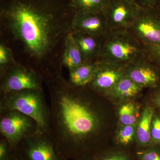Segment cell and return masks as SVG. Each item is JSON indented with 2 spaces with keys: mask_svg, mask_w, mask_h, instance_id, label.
Instances as JSON below:
<instances>
[{
  "mask_svg": "<svg viewBox=\"0 0 160 160\" xmlns=\"http://www.w3.org/2000/svg\"><path fill=\"white\" fill-rule=\"evenodd\" d=\"M69 0H0L1 22L31 57H48L71 31Z\"/></svg>",
  "mask_w": 160,
  "mask_h": 160,
  "instance_id": "cell-1",
  "label": "cell"
},
{
  "mask_svg": "<svg viewBox=\"0 0 160 160\" xmlns=\"http://www.w3.org/2000/svg\"><path fill=\"white\" fill-rule=\"evenodd\" d=\"M50 98V126L58 151L66 160L87 158L89 141L101 126L100 115L81 91L62 73L46 82Z\"/></svg>",
  "mask_w": 160,
  "mask_h": 160,
  "instance_id": "cell-2",
  "label": "cell"
},
{
  "mask_svg": "<svg viewBox=\"0 0 160 160\" xmlns=\"http://www.w3.org/2000/svg\"><path fill=\"white\" fill-rule=\"evenodd\" d=\"M18 110L34 119L42 131L51 134L50 108L43 90L28 89L1 94L0 111Z\"/></svg>",
  "mask_w": 160,
  "mask_h": 160,
  "instance_id": "cell-3",
  "label": "cell"
},
{
  "mask_svg": "<svg viewBox=\"0 0 160 160\" xmlns=\"http://www.w3.org/2000/svg\"><path fill=\"white\" fill-rule=\"evenodd\" d=\"M142 50L137 40L125 31H120L108 38L101 46V60L120 66L129 65L141 58Z\"/></svg>",
  "mask_w": 160,
  "mask_h": 160,
  "instance_id": "cell-4",
  "label": "cell"
},
{
  "mask_svg": "<svg viewBox=\"0 0 160 160\" xmlns=\"http://www.w3.org/2000/svg\"><path fill=\"white\" fill-rule=\"evenodd\" d=\"M40 129L37 122L18 110L0 111L1 136L9 142L14 149L26 138L35 134Z\"/></svg>",
  "mask_w": 160,
  "mask_h": 160,
  "instance_id": "cell-5",
  "label": "cell"
},
{
  "mask_svg": "<svg viewBox=\"0 0 160 160\" xmlns=\"http://www.w3.org/2000/svg\"><path fill=\"white\" fill-rule=\"evenodd\" d=\"M0 93L28 89L43 90V79L30 68L16 63L0 76Z\"/></svg>",
  "mask_w": 160,
  "mask_h": 160,
  "instance_id": "cell-6",
  "label": "cell"
},
{
  "mask_svg": "<svg viewBox=\"0 0 160 160\" xmlns=\"http://www.w3.org/2000/svg\"><path fill=\"white\" fill-rule=\"evenodd\" d=\"M15 148L30 160H66L58 151L52 135L41 129Z\"/></svg>",
  "mask_w": 160,
  "mask_h": 160,
  "instance_id": "cell-7",
  "label": "cell"
},
{
  "mask_svg": "<svg viewBox=\"0 0 160 160\" xmlns=\"http://www.w3.org/2000/svg\"><path fill=\"white\" fill-rule=\"evenodd\" d=\"M142 10L136 2L127 0H109L103 13L109 29H122L130 27Z\"/></svg>",
  "mask_w": 160,
  "mask_h": 160,
  "instance_id": "cell-8",
  "label": "cell"
},
{
  "mask_svg": "<svg viewBox=\"0 0 160 160\" xmlns=\"http://www.w3.org/2000/svg\"><path fill=\"white\" fill-rule=\"evenodd\" d=\"M71 29L72 32H80L98 38L106 35L109 27L103 13L74 12Z\"/></svg>",
  "mask_w": 160,
  "mask_h": 160,
  "instance_id": "cell-9",
  "label": "cell"
},
{
  "mask_svg": "<svg viewBox=\"0 0 160 160\" xmlns=\"http://www.w3.org/2000/svg\"><path fill=\"white\" fill-rule=\"evenodd\" d=\"M130 27L147 46H160V19L156 15L142 9Z\"/></svg>",
  "mask_w": 160,
  "mask_h": 160,
  "instance_id": "cell-10",
  "label": "cell"
},
{
  "mask_svg": "<svg viewBox=\"0 0 160 160\" xmlns=\"http://www.w3.org/2000/svg\"><path fill=\"white\" fill-rule=\"evenodd\" d=\"M122 66L102 60L97 62L93 78L89 86L93 91H109L125 75Z\"/></svg>",
  "mask_w": 160,
  "mask_h": 160,
  "instance_id": "cell-11",
  "label": "cell"
},
{
  "mask_svg": "<svg viewBox=\"0 0 160 160\" xmlns=\"http://www.w3.org/2000/svg\"><path fill=\"white\" fill-rule=\"evenodd\" d=\"M141 58L129 64L125 75L138 86L143 87H154L159 82L158 74L153 67Z\"/></svg>",
  "mask_w": 160,
  "mask_h": 160,
  "instance_id": "cell-12",
  "label": "cell"
},
{
  "mask_svg": "<svg viewBox=\"0 0 160 160\" xmlns=\"http://www.w3.org/2000/svg\"><path fill=\"white\" fill-rule=\"evenodd\" d=\"M72 35L84 62H91L95 57L99 55L101 46L98 37L80 32H72Z\"/></svg>",
  "mask_w": 160,
  "mask_h": 160,
  "instance_id": "cell-13",
  "label": "cell"
},
{
  "mask_svg": "<svg viewBox=\"0 0 160 160\" xmlns=\"http://www.w3.org/2000/svg\"><path fill=\"white\" fill-rule=\"evenodd\" d=\"M84 62H85L73 38L72 32L70 31L65 38L62 63L70 71Z\"/></svg>",
  "mask_w": 160,
  "mask_h": 160,
  "instance_id": "cell-14",
  "label": "cell"
},
{
  "mask_svg": "<svg viewBox=\"0 0 160 160\" xmlns=\"http://www.w3.org/2000/svg\"><path fill=\"white\" fill-rule=\"evenodd\" d=\"M96 67L97 62H85L69 71L68 82L72 86L76 87L89 86L93 78Z\"/></svg>",
  "mask_w": 160,
  "mask_h": 160,
  "instance_id": "cell-15",
  "label": "cell"
},
{
  "mask_svg": "<svg viewBox=\"0 0 160 160\" xmlns=\"http://www.w3.org/2000/svg\"><path fill=\"white\" fill-rule=\"evenodd\" d=\"M142 88L125 74L109 91L112 96L119 98L133 97L139 93Z\"/></svg>",
  "mask_w": 160,
  "mask_h": 160,
  "instance_id": "cell-16",
  "label": "cell"
},
{
  "mask_svg": "<svg viewBox=\"0 0 160 160\" xmlns=\"http://www.w3.org/2000/svg\"><path fill=\"white\" fill-rule=\"evenodd\" d=\"M153 112L152 107L145 108L138 125L137 130L138 139L140 144L143 146L149 144L151 140V128Z\"/></svg>",
  "mask_w": 160,
  "mask_h": 160,
  "instance_id": "cell-17",
  "label": "cell"
},
{
  "mask_svg": "<svg viewBox=\"0 0 160 160\" xmlns=\"http://www.w3.org/2000/svg\"><path fill=\"white\" fill-rule=\"evenodd\" d=\"M109 0H69L74 12L104 13Z\"/></svg>",
  "mask_w": 160,
  "mask_h": 160,
  "instance_id": "cell-18",
  "label": "cell"
},
{
  "mask_svg": "<svg viewBox=\"0 0 160 160\" xmlns=\"http://www.w3.org/2000/svg\"><path fill=\"white\" fill-rule=\"evenodd\" d=\"M120 122L125 126L134 125L137 122V111L134 104L128 103L120 107L119 110Z\"/></svg>",
  "mask_w": 160,
  "mask_h": 160,
  "instance_id": "cell-19",
  "label": "cell"
},
{
  "mask_svg": "<svg viewBox=\"0 0 160 160\" xmlns=\"http://www.w3.org/2000/svg\"><path fill=\"white\" fill-rule=\"evenodd\" d=\"M16 62L11 49L3 41L0 43V76L2 75Z\"/></svg>",
  "mask_w": 160,
  "mask_h": 160,
  "instance_id": "cell-20",
  "label": "cell"
},
{
  "mask_svg": "<svg viewBox=\"0 0 160 160\" xmlns=\"http://www.w3.org/2000/svg\"><path fill=\"white\" fill-rule=\"evenodd\" d=\"M135 125L124 126L120 129L118 134L119 142L122 145H128L132 142L135 132Z\"/></svg>",
  "mask_w": 160,
  "mask_h": 160,
  "instance_id": "cell-21",
  "label": "cell"
},
{
  "mask_svg": "<svg viewBox=\"0 0 160 160\" xmlns=\"http://www.w3.org/2000/svg\"><path fill=\"white\" fill-rule=\"evenodd\" d=\"M12 150L8 140L2 137L0 141V160H9Z\"/></svg>",
  "mask_w": 160,
  "mask_h": 160,
  "instance_id": "cell-22",
  "label": "cell"
},
{
  "mask_svg": "<svg viewBox=\"0 0 160 160\" xmlns=\"http://www.w3.org/2000/svg\"><path fill=\"white\" fill-rule=\"evenodd\" d=\"M151 138L156 142H160V118L154 117L152 122Z\"/></svg>",
  "mask_w": 160,
  "mask_h": 160,
  "instance_id": "cell-23",
  "label": "cell"
},
{
  "mask_svg": "<svg viewBox=\"0 0 160 160\" xmlns=\"http://www.w3.org/2000/svg\"><path fill=\"white\" fill-rule=\"evenodd\" d=\"M141 160H160V150L157 149H149L143 152Z\"/></svg>",
  "mask_w": 160,
  "mask_h": 160,
  "instance_id": "cell-24",
  "label": "cell"
},
{
  "mask_svg": "<svg viewBox=\"0 0 160 160\" xmlns=\"http://www.w3.org/2000/svg\"><path fill=\"white\" fill-rule=\"evenodd\" d=\"M93 159L94 160H129L126 155L120 153H114L109 156H104L100 157H96Z\"/></svg>",
  "mask_w": 160,
  "mask_h": 160,
  "instance_id": "cell-25",
  "label": "cell"
},
{
  "mask_svg": "<svg viewBox=\"0 0 160 160\" xmlns=\"http://www.w3.org/2000/svg\"><path fill=\"white\" fill-rule=\"evenodd\" d=\"M9 160H30L25 156L17 149L14 148L12 150Z\"/></svg>",
  "mask_w": 160,
  "mask_h": 160,
  "instance_id": "cell-26",
  "label": "cell"
},
{
  "mask_svg": "<svg viewBox=\"0 0 160 160\" xmlns=\"http://www.w3.org/2000/svg\"><path fill=\"white\" fill-rule=\"evenodd\" d=\"M147 46L152 56L160 63V46Z\"/></svg>",
  "mask_w": 160,
  "mask_h": 160,
  "instance_id": "cell-27",
  "label": "cell"
},
{
  "mask_svg": "<svg viewBox=\"0 0 160 160\" xmlns=\"http://www.w3.org/2000/svg\"><path fill=\"white\" fill-rule=\"evenodd\" d=\"M143 5L148 7H155L159 3V0H139Z\"/></svg>",
  "mask_w": 160,
  "mask_h": 160,
  "instance_id": "cell-28",
  "label": "cell"
},
{
  "mask_svg": "<svg viewBox=\"0 0 160 160\" xmlns=\"http://www.w3.org/2000/svg\"><path fill=\"white\" fill-rule=\"evenodd\" d=\"M157 104L158 106L160 107V93L158 95L157 98Z\"/></svg>",
  "mask_w": 160,
  "mask_h": 160,
  "instance_id": "cell-29",
  "label": "cell"
},
{
  "mask_svg": "<svg viewBox=\"0 0 160 160\" xmlns=\"http://www.w3.org/2000/svg\"><path fill=\"white\" fill-rule=\"evenodd\" d=\"M127 1H130V2H136L135 0H127Z\"/></svg>",
  "mask_w": 160,
  "mask_h": 160,
  "instance_id": "cell-30",
  "label": "cell"
},
{
  "mask_svg": "<svg viewBox=\"0 0 160 160\" xmlns=\"http://www.w3.org/2000/svg\"><path fill=\"white\" fill-rule=\"evenodd\" d=\"M83 160H94L93 158H89Z\"/></svg>",
  "mask_w": 160,
  "mask_h": 160,
  "instance_id": "cell-31",
  "label": "cell"
},
{
  "mask_svg": "<svg viewBox=\"0 0 160 160\" xmlns=\"http://www.w3.org/2000/svg\"><path fill=\"white\" fill-rule=\"evenodd\" d=\"M159 2H160V0H159Z\"/></svg>",
  "mask_w": 160,
  "mask_h": 160,
  "instance_id": "cell-32",
  "label": "cell"
}]
</instances>
